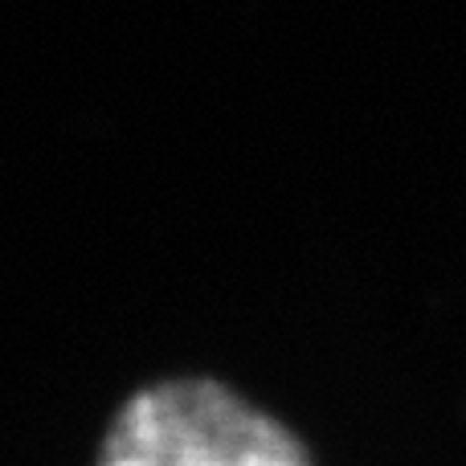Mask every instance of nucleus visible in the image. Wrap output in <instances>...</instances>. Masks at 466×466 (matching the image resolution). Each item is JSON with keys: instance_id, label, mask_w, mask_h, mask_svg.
I'll return each instance as SVG.
<instances>
[{"instance_id": "f257e3e1", "label": "nucleus", "mask_w": 466, "mask_h": 466, "mask_svg": "<svg viewBox=\"0 0 466 466\" xmlns=\"http://www.w3.org/2000/svg\"><path fill=\"white\" fill-rule=\"evenodd\" d=\"M98 466H311V454L279 418L233 389L177 377L119 405Z\"/></svg>"}]
</instances>
